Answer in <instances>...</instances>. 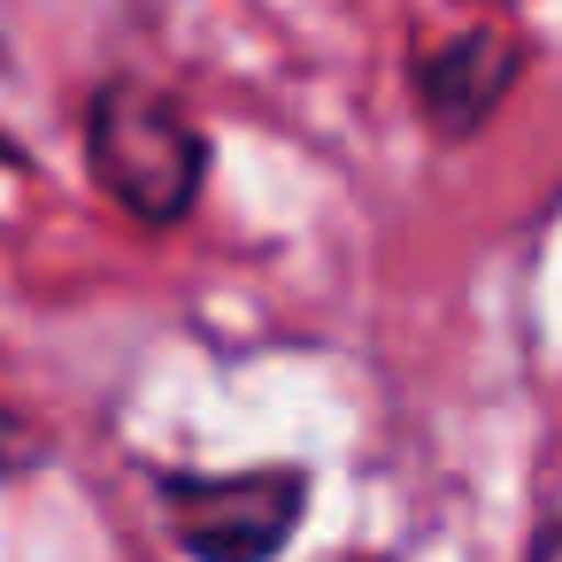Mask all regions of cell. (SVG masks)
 I'll return each instance as SVG.
<instances>
[{
  "instance_id": "cell-2",
  "label": "cell",
  "mask_w": 562,
  "mask_h": 562,
  "mask_svg": "<svg viewBox=\"0 0 562 562\" xmlns=\"http://www.w3.org/2000/svg\"><path fill=\"white\" fill-rule=\"evenodd\" d=\"M162 531L186 554H216V562H262L301 531L308 508V477L301 470H170L162 485Z\"/></svg>"
},
{
  "instance_id": "cell-1",
  "label": "cell",
  "mask_w": 562,
  "mask_h": 562,
  "mask_svg": "<svg viewBox=\"0 0 562 562\" xmlns=\"http://www.w3.org/2000/svg\"><path fill=\"white\" fill-rule=\"evenodd\" d=\"M86 170L132 224H186L209 186V132L147 78H109L86 101Z\"/></svg>"
},
{
  "instance_id": "cell-3",
  "label": "cell",
  "mask_w": 562,
  "mask_h": 562,
  "mask_svg": "<svg viewBox=\"0 0 562 562\" xmlns=\"http://www.w3.org/2000/svg\"><path fill=\"white\" fill-rule=\"evenodd\" d=\"M516 70H524V40L501 32V24H470V32H447L439 47L416 55L408 93H416V116L439 139H477L485 116L508 101Z\"/></svg>"
},
{
  "instance_id": "cell-4",
  "label": "cell",
  "mask_w": 562,
  "mask_h": 562,
  "mask_svg": "<svg viewBox=\"0 0 562 562\" xmlns=\"http://www.w3.org/2000/svg\"><path fill=\"white\" fill-rule=\"evenodd\" d=\"M40 454H47V447H40V431H32L16 408H0V477H24Z\"/></svg>"
}]
</instances>
